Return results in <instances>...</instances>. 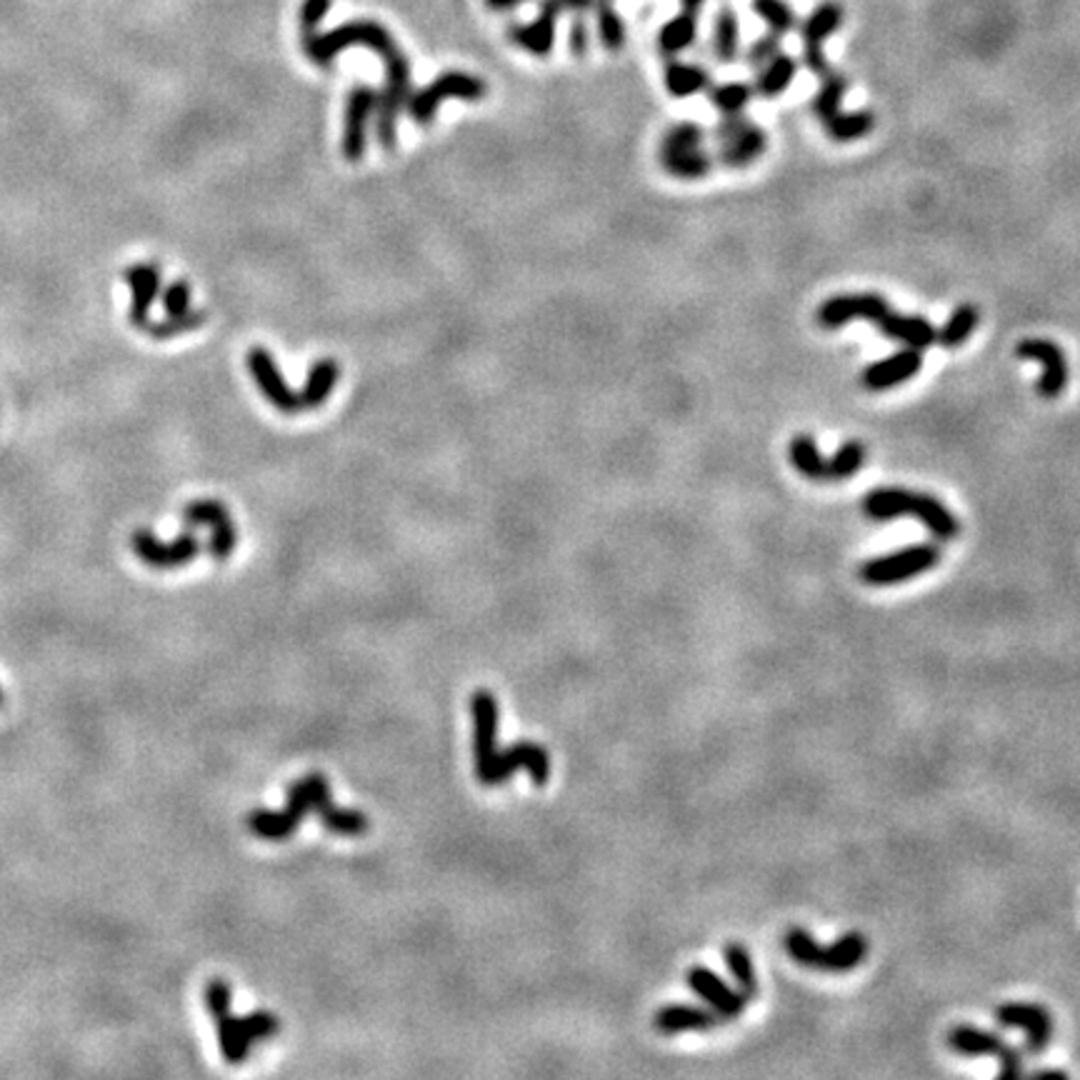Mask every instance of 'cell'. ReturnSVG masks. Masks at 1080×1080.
Masks as SVG:
<instances>
[{"label":"cell","instance_id":"cell-1","mask_svg":"<svg viewBox=\"0 0 1080 1080\" xmlns=\"http://www.w3.org/2000/svg\"><path fill=\"white\" fill-rule=\"evenodd\" d=\"M206 1006L218 1028L220 1051L231 1066L243 1063L255 1041L270 1039L280 1031V1020L268 1010H255L248 1016L231 1014V985L220 978H213L206 985Z\"/></svg>","mask_w":1080,"mask_h":1080},{"label":"cell","instance_id":"cell-2","mask_svg":"<svg viewBox=\"0 0 1080 1080\" xmlns=\"http://www.w3.org/2000/svg\"><path fill=\"white\" fill-rule=\"evenodd\" d=\"M333 803L326 776L311 773L288 788V805L283 811H253L245 818V826L263 840H286L301 826L311 811L320 813L323 808Z\"/></svg>","mask_w":1080,"mask_h":1080},{"label":"cell","instance_id":"cell-3","mask_svg":"<svg viewBox=\"0 0 1080 1080\" xmlns=\"http://www.w3.org/2000/svg\"><path fill=\"white\" fill-rule=\"evenodd\" d=\"M658 163L670 178L683 183L703 181L716 166V156L708 148L705 131L693 121L670 125L658 146Z\"/></svg>","mask_w":1080,"mask_h":1080},{"label":"cell","instance_id":"cell-4","mask_svg":"<svg viewBox=\"0 0 1080 1080\" xmlns=\"http://www.w3.org/2000/svg\"><path fill=\"white\" fill-rule=\"evenodd\" d=\"M301 46L305 50V56L311 58L313 63L320 68H330L336 61L338 53H343L348 48H368L373 53H378L380 58H386L388 53L398 50L396 38L390 36V31L386 25H380L376 21H348L338 28L328 33H313V36H301Z\"/></svg>","mask_w":1080,"mask_h":1080},{"label":"cell","instance_id":"cell-5","mask_svg":"<svg viewBox=\"0 0 1080 1080\" xmlns=\"http://www.w3.org/2000/svg\"><path fill=\"white\" fill-rule=\"evenodd\" d=\"M786 950L796 963L815 971L828 973H846L861 966V960L869 954V941L861 933H848L838 938L833 946H818L811 933L803 929H793L786 935Z\"/></svg>","mask_w":1080,"mask_h":1080},{"label":"cell","instance_id":"cell-6","mask_svg":"<svg viewBox=\"0 0 1080 1080\" xmlns=\"http://www.w3.org/2000/svg\"><path fill=\"white\" fill-rule=\"evenodd\" d=\"M486 93H488V85L483 78H475V75L461 73V71H448V73L436 75V78H433L418 93H411L405 108H408V116H411V121L415 125L425 128V125L433 123L438 108L444 106L448 98L465 100V104H478V100L486 98Z\"/></svg>","mask_w":1080,"mask_h":1080},{"label":"cell","instance_id":"cell-7","mask_svg":"<svg viewBox=\"0 0 1080 1080\" xmlns=\"http://www.w3.org/2000/svg\"><path fill=\"white\" fill-rule=\"evenodd\" d=\"M713 141H716L713 156L718 158L720 166L730 170L751 168L753 163H759L765 148H768V133L745 113L720 116L716 131H713Z\"/></svg>","mask_w":1080,"mask_h":1080},{"label":"cell","instance_id":"cell-8","mask_svg":"<svg viewBox=\"0 0 1080 1080\" xmlns=\"http://www.w3.org/2000/svg\"><path fill=\"white\" fill-rule=\"evenodd\" d=\"M386 63V85L376 100V135L380 148L393 150L398 143V118L411 98V63L401 48L383 58Z\"/></svg>","mask_w":1080,"mask_h":1080},{"label":"cell","instance_id":"cell-9","mask_svg":"<svg viewBox=\"0 0 1080 1080\" xmlns=\"http://www.w3.org/2000/svg\"><path fill=\"white\" fill-rule=\"evenodd\" d=\"M941 550L931 546V543H921V546H911L896 553H888V556L871 558L861 566V581L869 585H896L906 583L911 578L929 573L931 568L938 566Z\"/></svg>","mask_w":1080,"mask_h":1080},{"label":"cell","instance_id":"cell-10","mask_svg":"<svg viewBox=\"0 0 1080 1080\" xmlns=\"http://www.w3.org/2000/svg\"><path fill=\"white\" fill-rule=\"evenodd\" d=\"M518 768L529 770L535 786H546V780L550 776V755L546 748L538 743L521 741L506 748V751H498L486 765H483V768H475V776H478L483 786H500L506 784Z\"/></svg>","mask_w":1080,"mask_h":1080},{"label":"cell","instance_id":"cell-11","mask_svg":"<svg viewBox=\"0 0 1080 1080\" xmlns=\"http://www.w3.org/2000/svg\"><path fill=\"white\" fill-rule=\"evenodd\" d=\"M131 548L148 568H156V571H170V568H181V566L193 563L195 556L201 553V541H198V535L193 533V529L178 533L175 538H170V541H160L153 531L141 529V531L133 533Z\"/></svg>","mask_w":1080,"mask_h":1080},{"label":"cell","instance_id":"cell-12","mask_svg":"<svg viewBox=\"0 0 1080 1080\" xmlns=\"http://www.w3.org/2000/svg\"><path fill=\"white\" fill-rule=\"evenodd\" d=\"M1016 355L1023 361H1031L1035 365H1041V378L1035 383V390L1043 401H1056L1068 388L1070 368L1066 351L1058 343H1053L1051 338H1026L1020 340L1016 348Z\"/></svg>","mask_w":1080,"mask_h":1080},{"label":"cell","instance_id":"cell-13","mask_svg":"<svg viewBox=\"0 0 1080 1080\" xmlns=\"http://www.w3.org/2000/svg\"><path fill=\"white\" fill-rule=\"evenodd\" d=\"M890 311V303L881 293H840L830 295L815 311V323L826 330H840L853 320H865L878 326V320Z\"/></svg>","mask_w":1080,"mask_h":1080},{"label":"cell","instance_id":"cell-14","mask_svg":"<svg viewBox=\"0 0 1080 1080\" xmlns=\"http://www.w3.org/2000/svg\"><path fill=\"white\" fill-rule=\"evenodd\" d=\"M378 93L371 85H355L345 98L343 135H340V153L351 163H361L368 148V131L376 118Z\"/></svg>","mask_w":1080,"mask_h":1080},{"label":"cell","instance_id":"cell-15","mask_svg":"<svg viewBox=\"0 0 1080 1080\" xmlns=\"http://www.w3.org/2000/svg\"><path fill=\"white\" fill-rule=\"evenodd\" d=\"M183 521L189 529H210V543H208V550H210V556L218 560V563H223V560H228V556L235 550V543H238V533H235V525H233V518L231 513H228V508L220 503V500L216 498H201V500H193V503H189L183 508Z\"/></svg>","mask_w":1080,"mask_h":1080},{"label":"cell","instance_id":"cell-16","mask_svg":"<svg viewBox=\"0 0 1080 1080\" xmlns=\"http://www.w3.org/2000/svg\"><path fill=\"white\" fill-rule=\"evenodd\" d=\"M245 365H248V373L255 386L266 401L276 408L280 413H298L301 411V401H298V393L288 386V380L283 376V371L278 368V363L274 359V353L268 348L255 345L245 355Z\"/></svg>","mask_w":1080,"mask_h":1080},{"label":"cell","instance_id":"cell-17","mask_svg":"<svg viewBox=\"0 0 1080 1080\" xmlns=\"http://www.w3.org/2000/svg\"><path fill=\"white\" fill-rule=\"evenodd\" d=\"M948 1045L960 1056H996L1000 1060V1078H1018L1023 1076V1063L1020 1056L1008 1048L1003 1039L996 1033L981 1031L975 1026H958L948 1035Z\"/></svg>","mask_w":1080,"mask_h":1080},{"label":"cell","instance_id":"cell-18","mask_svg":"<svg viewBox=\"0 0 1080 1080\" xmlns=\"http://www.w3.org/2000/svg\"><path fill=\"white\" fill-rule=\"evenodd\" d=\"M921 371H923V351H915V348H900V351L886 355V359L865 365V371L861 373V386L865 390H871V393H886V390L903 386V383L915 378Z\"/></svg>","mask_w":1080,"mask_h":1080},{"label":"cell","instance_id":"cell-19","mask_svg":"<svg viewBox=\"0 0 1080 1080\" xmlns=\"http://www.w3.org/2000/svg\"><path fill=\"white\" fill-rule=\"evenodd\" d=\"M125 286L131 288V311H128V320H131L133 328L146 330L150 323V308L153 303L158 301L160 291H163V270H160L158 263L146 260V263H135V266H128L123 274Z\"/></svg>","mask_w":1080,"mask_h":1080},{"label":"cell","instance_id":"cell-20","mask_svg":"<svg viewBox=\"0 0 1080 1080\" xmlns=\"http://www.w3.org/2000/svg\"><path fill=\"white\" fill-rule=\"evenodd\" d=\"M563 13L560 0H541L538 15L531 23H515L508 28V40L523 48L525 53L546 58L556 46V21Z\"/></svg>","mask_w":1080,"mask_h":1080},{"label":"cell","instance_id":"cell-21","mask_svg":"<svg viewBox=\"0 0 1080 1080\" xmlns=\"http://www.w3.org/2000/svg\"><path fill=\"white\" fill-rule=\"evenodd\" d=\"M473 713V759L475 768H483L498 753V701L490 691H475L471 699Z\"/></svg>","mask_w":1080,"mask_h":1080},{"label":"cell","instance_id":"cell-22","mask_svg":"<svg viewBox=\"0 0 1080 1080\" xmlns=\"http://www.w3.org/2000/svg\"><path fill=\"white\" fill-rule=\"evenodd\" d=\"M996 1018L998 1023L1008 1028H1023L1028 1035L1026 1048L1031 1053L1045 1051L1053 1035L1051 1014L1043 1006H1033V1003H1003L996 1010Z\"/></svg>","mask_w":1080,"mask_h":1080},{"label":"cell","instance_id":"cell-23","mask_svg":"<svg viewBox=\"0 0 1080 1080\" xmlns=\"http://www.w3.org/2000/svg\"><path fill=\"white\" fill-rule=\"evenodd\" d=\"M688 985L699 993V996L708 1003V1006L713 1008V1014H716L718 1018H738L745 1010V996L741 991H733L726 981H720V978L711 971V968H691V973H688Z\"/></svg>","mask_w":1080,"mask_h":1080},{"label":"cell","instance_id":"cell-24","mask_svg":"<svg viewBox=\"0 0 1080 1080\" xmlns=\"http://www.w3.org/2000/svg\"><path fill=\"white\" fill-rule=\"evenodd\" d=\"M883 336L896 340L903 348H915V351H929L931 345H935V326L925 316H911V313H896L888 311L886 316L878 320V326Z\"/></svg>","mask_w":1080,"mask_h":1080},{"label":"cell","instance_id":"cell-25","mask_svg":"<svg viewBox=\"0 0 1080 1080\" xmlns=\"http://www.w3.org/2000/svg\"><path fill=\"white\" fill-rule=\"evenodd\" d=\"M911 515L938 541H954L960 533L958 518L950 513V508L941 498L931 496V493H915Z\"/></svg>","mask_w":1080,"mask_h":1080},{"label":"cell","instance_id":"cell-26","mask_svg":"<svg viewBox=\"0 0 1080 1080\" xmlns=\"http://www.w3.org/2000/svg\"><path fill=\"white\" fill-rule=\"evenodd\" d=\"M340 380V365L336 359H318L311 365L308 378L303 383V390L298 393L301 411H316L328 401Z\"/></svg>","mask_w":1080,"mask_h":1080},{"label":"cell","instance_id":"cell-27","mask_svg":"<svg viewBox=\"0 0 1080 1080\" xmlns=\"http://www.w3.org/2000/svg\"><path fill=\"white\" fill-rule=\"evenodd\" d=\"M718 1023L720 1020L716 1014L695 1006H666L658 1010L656 1020H653L656 1031L666 1035H676L685 1031H711V1028H716Z\"/></svg>","mask_w":1080,"mask_h":1080},{"label":"cell","instance_id":"cell-28","mask_svg":"<svg viewBox=\"0 0 1080 1080\" xmlns=\"http://www.w3.org/2000/svg\"><path fill=\"white\" fill-rule=\"evenodd\" d=\"M711 50L720 65H730L738 61V53H741V23H738L733 8H718L716 19H713Z\"/></svg>","mask_w":1080,"mask_h":1080},{"label":"cell","instance_id":"cell-29","mask_svg":"<svg viewBox=\"0 0 1080 1080\" xmlns=\"http://www.w3.org/2000/svg\"><path fill=\"white\" fill-rule=\"evenodd\" d=\"M913 496L915 490L898 488V486L873 488L869 496L863 498V513L869 515L871 521H896L900 515H911Z\"/></svg>","mask_w":1080,"mask_h":1080},{"label":"cell","instance_id":"cell-30","mask_svg":"<svg viewBox=\"0 0 1080 1080\" xmlns=\"http://www.w3.org/2000/svg\"><path fill=\"white\" fill-rule=\"evenodd\" d=\"M666 90L674 98H691L699 96L711 85V73L699 63H683L676 58H668L666 73H663Z\"/></svg>","mask_w":1080,"mask_h":1080},{"label":"cell","instance_id":"cell-31","mask_svg":"<svg viewBox=\"0 0 1080 1080\" xmlns=\"http://www.w3.org/2000/svg\"><path fill=\"white\" fill-rule=\"evenodd\" d=\"M798 73V63L793 56L778 53L773 61L765 63L761 71H755V93L761 98H778L793 85Z\"/></svg>","mask_w":1080,"mask_h":1080},{"label":"cell","instance_id":"cell-32","mask_svg":"<svg viewBox=\"0 0 1080 1080\" xmlns=\"http://www.w3.org/2000/svg\"><path fill=\"white\" fill-rule=\"evenodd\" d=\"M788 458L796 471L805 475L808 481L813 483L828 481V458L821 453L815 438L808 436V433H798V436H793V440H790L788 446Z\"/></svg>","mask_w":1080,"mask_h":1080},{"label":"cell","instance_id":"cell-33","mask_svg":"<svg viewBox=\"0 0 1080 1080\" xmlns=\"http://www.w3.org/2000/svg\"><path fill=\"white\" fill-rule=\"evenodd\" d=\"M978 323H981V313H978L973 303L956 305L948 320L941 328H935V345L946 348V351H956V348L966 345V340L973 336Z\"/></svg>","mask_w":1080,"mask_h":1080},{"label":"cell","instance_id":"cell-34","mask_svg":"<svg viewBox=\"0 0 1080 1080\" xmlns=\"http://www.w3.org/2000/svg\"><path fill=\"white\" fill-rule=\"evenodd\" d=\"M695 40H699V19L688 11H680L658 31V50L666 58H678Z\"/></svg>","mask_w":1080,"mask_h":1080},{"label":"cell","instance_id":"cell-35","mask_svg":"<svg viewBox=\"0 0 1080 1080\" xmlns=\"http://www.w3.org/2000/svg\"><path fill=\"white\" fill-rule=\"evenodd\" d=\"M844 15H846L844 5L833 3V0H826V3L813 8V13L808 15L801 25L803 46L823 48V43H826L833 33H836L840 25H844Z\"/></svg>","mask_w":1080,"mask_h":1080},{"label":"cell","instance_id":"cell-36","mask_svg":"<svg viewBox=\"0 0 1080 1080\" xmlns=\"http://www.w3.org/2000/svg\"><path fill=\"white\" fill-rule=\"evenodd\" d=\"M823 128H826L833 143H855L873 133L875 116L871 110H838L836 116L823 123Z\"/></svg>","mask_w":1080,"mask_h":1080},{"label":"cell","instance_id":"cell-37","mask_svg":"<svg viewBox=\"0 0 1080 1080\" xmlns=\"http://www.w3.org/2000/svg\"><path fill=\"white\" fill-rule=\"evenodd\" d=\"M846 93H848L846 75L833 73V71L828 75H823L818 90H815V96L811 100L813 116L818 118L821 123H826L828 118H833V116L838 113V110H844Z\"/></svg>","mask_w":1080,"mask_h":1080},{"label":"cell","instance_id":"cell-38","mask_svg":"<svg viewBox=\"0 0 1080 1080\" xmlns=\"http://www.w3.org/2000/svg\"><path fill=\"white\" fill-rule=\"evenodd\" d=\"M595 25H598V38L603 43V48L610 50V53H618V50L626 48L628 28L623 15H620L610 0H595Z\"/></svg>","mask_w":1080,"mask_h":1080},{"label":"cell","instance_id":"cell-39","mask_svg":"<svg viewBox=\"0 0 1080 1080\" xmlns=\"http://www.w3.org/2000/svg\"><path fill=\"white\" fill-rule=\"evenodd\" d=\"M753 96H755V88L751 83H743V81L720 83L711 90V106L716 108L720 116L745 113V108L751 106Z\"/></svg>","mask_w":1080,"mask_h":1080},{"label":"cell","instance_id":"cell-40","mask_svg":"<svg viewBox=\"0 0 1080 1080\" xmlns=\"http://www.w3.org/2000/svg\"><path fill=\"white\" fill-rule=\"evenodd\" d=\"M865 450L863 440L850 438L846 444H840L836 448V453L828 458V481H848L850 475H855L865 463Z\"/></svg>","mask_w":1080,"mask_h":1080},{"label":"cell","instance_id":"cell-41","mask_svg":"<svg viewBox=\"0 0 1080 1080\" xmlns=\"http://www.w3.org/2000/svg\"><path fill=\"white\" fill-rule=\"evenodd\" d=\"M318 818L330 833H340V836H363L371 828L368 815L353 811V808H338L333 803L326 811H320Z\"/></svg>","mask_w":1080,"mask_h":1080},{"label":"cell","instance_id":"cell-42","mask_svg":"<svg viewBox=\"0 0 1080 1080\" xmlns=\"http://www.w3.org/2000/svg\"><path fill=\"white\" fill-rule=\"evenodd\" d=\"M726 963L730 968V973H733V978H736L738 991H741L745 998L755 996V991H759V983H755V968H753L751 954H748L745 946H741V943H728Z\"/></svg>","mask_w":1080,"mask_h":1080},{"label":"cell","instance_id":"cell-43","mask_svg":"<svg viewBox=\"0 0 1080 1080\" xmlns=\"http://www.w3.org/2000/svg\"><path fill=\"white\" fill-rule=\"evenodd\" d=\"M753 13L768 25L770 33H778V36H786L796 28V13L786 0H751Z\"/></svg>","mask_w":1080,"mask_h":1080},{"label":"cell","instance_id":"cell-44","mask_svg":"<svg viewBox=\"0 0 1080 1080\" xmlns=\"http://www.w3.org/2000/svg\"><path fill=\"white\" fill-rule=\"evenodd\" d=\"M208 313L206 311H189L185 316H166L163 320L148 323L146 333L153 340H173L183 333H191V330L201 328L206 323Z\"/></svg>","mask_w":1080,"mask_h":1080},{"label":"cell","instance_id":"cell-45","mask_svg":"<svg viewBox=\"0 0 1080 1080\" xmlns=\"http://www.w3.org/2000/svg\"><path fill=\"white\" fill-rule=\"evenodd\" d=\"M191 286H189V280H183V278H178L173 280V283L166 286L163 288V293H160V301H163V313L166 316H185V313L191 311Z\"/></svg>","mask_w":1080,"mask_h":1080},{"label":"cell","instance_id":"cell-46","mask_svg":"<svg viewBox=\"0 0 1080 1080\" xmlns=\"http://www.w3.org/2000/svg\"><path fill=\"white\" fill-rule=\"evenodd\" d=\"M780 38L784 36H778V33H770L768 31V36H761L759 40H753V46L745 50V65L751 68V71H761V68L773 61L780 53Z\"/></svg>","mask_w":1080,"mask_h":1080},{"label":"cell","instance_id":"cell-47","mask_svg":"<svg viewBox=\"0 0 1080 1080\" xmlns=\"http://www.w3.org/2000/svg\"><path fill=\"white\" fill-rule=\"evenodd\" d=\"M333 8V0H303L301 11H298V23H301V36H313L318 33L320 23Z\"/></svg>","mask_w":1080,"mask_h":1080},{"label":"cell","instance_id":"cell-48","mask_svg":"<svg viewBox=\"0 0 1080 1080\" xmlns=\"http://www.w3.org/2000/svg\"><path fill=\"white\" fill-rule=\"evenodd\" d=\"M571 53L575 58H583L588 53V25H585L583 13H575L571 23Z\"/></svg>","mask_w":1080,"mask_h":1080},{"label":"cell","instance_id":"cell-49","mask_svg":"<svg viewBox=\"0 0 1080 1080\" xmlns=\"http://www.w3.org/2000/svg\"><path fill=\"white\" fill-rule=\"evenodd\" d=\"M803 65H805L808 71H811L813 75H818V78H823V75H828V73H830L828 56L823 53V48L803 46Z\"/></svg>","mask_w":1080,"mask_h":1080},{"label":"cell","instance_id":"cell-50","mask_svg":"<svg viewBox=\"0 0 1080 1080\" xmlns=\"http://www.w3.org/2000/svg\"><path fill=\"white\" fill-rule=\"evenodd\" d=\"M560 5H563V11L585 13V11H591V8L595 5V0H560Z\"/></svg>","mask_w":1080,"mask_h":1080},{"label":"cell","instance_id":"cell-51","mask_svg":"<svg viewBox=\"0 0 1080 1080\" xmlns=\"http://www.w3.org/2000/svg\"><path fill=\"white\" fill-rule=\"evenodd\" d=\"M486 3H488V8H493V11L503 13V11H513V8L523 5L525 0H486Z\"/></svg>","mask_w":1080,"mask_h":1080},{"label":"cell","instance_id":"cell-52","mask_svg":"<svg viewBox=\"0 0 1080 1080\" xmlns=\"http://www.w3.org/2000/svg\"><path fill=\"white\" fill-rule=\"evenodd\" d=\"M705 3H708V0H680V8H683V11H688V13L699 15V11Z\"/></svg>","mask_w":1080,"mask_h":1080},{"label":"cell","instance_id":"cell-53","mask_svg":"<svg viewBox=\"0 0 1080 1080\" xmlns=\"http://www.w3.org/2000/svg\"><path fill=\"white\" fill-rule=\"evenodd\" d=\"M1033 1078L1035 1080H1043V1078H1060V1080H1066V1073H1060V1070H1045V1073H1035Z\"/></svg>","mask_w":1080,"mask_h":1080},{"label":"cell","instance_id":"cell-54","mask_svg":"<svg viewBox=\"0 0 1080 1080\" xmlns=\"http://www.w3.org/2000/svg\"><path fill=\"white\" fill-rule=\"evenodd\" d=\"M3 703H5V695H3V691H0V705H3Z\"/></svg>","mask_w":1080,"mask_h":1080}]
</instances>
